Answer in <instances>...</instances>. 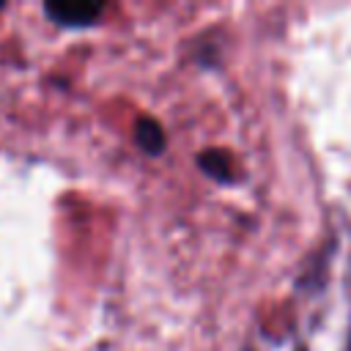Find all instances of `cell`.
<instances>
[{"instance_id": "6da1fadb", "label": "cell", "mask_w": 351, "mask_h": 351, "mask_svg": "<svg viewBox=\"0 0 351 351\" xmlns=\"http://www.w3.org/2000/svg\"><path fill=\"white\" fill-rule=\"evenodd\" d=\"M101 11H104V5H99V3H49L47 5V14L58 25H69V27L90 25Z\"/></svg>"}, {"instance_id": "7a4b0ae2", "label": "cell", "mask_w": 351, "mask_h": 351, "mask_svg": "<svg viewBox=\"0 0 351 351\" xmlns=\"http://www.w3.org/2000/svg\"><path fill=\"white\" fill-rule=\"evenodd\" d=\"M134 134H137V143H140L148 154H159V151L165 148V132H162V126H159L154 118H140Z\"/></svg>"}, {"instance_id": "3957f363", "label": "cell", "mask_w": 351, "mask_h": 351, "mask_svg": "<svg viewBox=\"0 0 351 351\" xmlns=\"http://www.w3.org/2000/svg\"><path fill=\"white\" fill-rule=\"evenodd\" d=\"M200 167H203L206 173H211L214 178H228V173H230L228 156H225V154H217V151L203 154V156H200Z\"/></svg>"}]
</instances>
